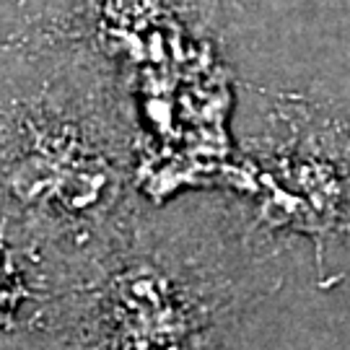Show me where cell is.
I'll use <instances>...</instances> for the list:
<instances>
[{"label":"cell","mask_w":350,"mask_h":350,"mask_svg":"<svg viewBox=\"0 0 350 350\" xmlns=\"http://www.w3.org/2000/svg\"><path fill=\"white\" fill-rule=\"evenodd\" d=\"M140 122L112 65L42 26L0 63V234L50 296L120 241L143 205Z\"/></svg>","instance_id":"1"},{"label":"cell","mask_w":350,"mask_h":350,"mask_svg":"<svg viewBox=\"0 0 350 350\" xmlns=\"http://www.w3.org/2000/svg\"><path fill=\"white\" fill-rule=\"evenodd\" d=\"M44 299L34 267L0 234V332H26Z\"/></svg>","instance_id":"4"},{"label":"cell","mask_w":350,"mask_h":350,"mask_svg":"<svg viewBox=\"0 0 350 350\" xmlns=\"http://www.w3.org/2000/svg\"><path fill=\"white\" fill-rule=\"evenodd\" d=\"M252 205L283 237L309 239L317 286L350 275V120L299 94H270L244 143Z\"/></svg>","instance_id":"3"},{"label":"cell","mask_w":350,"mask_h":350,"mask_svg":"<svg viewBox=\"0 0 350 350\" xmlns=\"http://www.w3.org/2000/svg\"><path fill=\"white\" fill-rule=\"evenodd\" d=\"M283 239L250 198L143 202L99 262L39 304L24 350H234L283 286Z\"/></svg>","instance_id":"2"}]
</instances>
